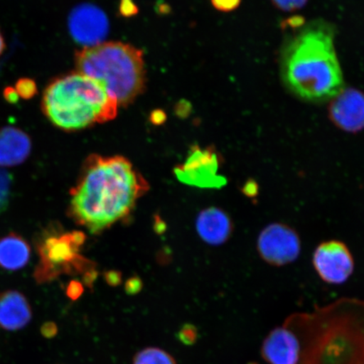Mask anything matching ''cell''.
Masks as SVG:
<instances>
[{
	"mask_svg": "<svg viewBox=\"0 0 364 364\" xmlns=\"http://www.w3.org/2000/svg\"><path fill=\"white\" fill-rule=\"evenodd\" d=\"M149 188L148 182L122 156L92 154L70 191L68 215L91 234H100L129 216Z\"/></svg>",
	"mask_w": 364,
	"mask_h": 364,
	"instance_id": "cell-1",
	"label": "cell"
},
{
	"mask_svg": "<svg viewBox=\"0 0 364 364\" xmlns=\"http://www.w3.org/2000/svg\"><path fill=\"white\" fill-rule=\"evenodd\" d=\"M280 71L286 87L304 101L335 97L343 89V78L331 25L312 21L292 36L282 51Z\"/></svg>",
	"mask_w": 364,
	"mask_h": 364,
	"instance_id": "cell-2",
	"label": "cell"
},
{
	"mask_svg": "<svg viewBox=\"0 0 364 364\" xmlns=\"http://www.w3.org/2000/svg\"><path fill=\"white\" fill-rule=\"evenodd\" d=\"M42 110L54 126L71 132L113 120L118 104L97 81L75 72L48 85Z\"/></svg>",
	"mask_w": 364,
	"mask_h": 364,
	"instance_id": "cell-3",
	"label": "cell"
},
{
	"mask_svg": "<svg viewBox=\"0 0 364 364\" xmlns=\"http://www.w3.org/2000/svg\"><path fill=\"white\" fill-rule=\"evenodd\" d=\"M80 74L97 81L116 100L127 107L145 88L144 54L122 43H103L86 47L75 54Z\"/></svg>",
	"mask_w": 364,
	"mask_h": 364,
	"instance_id": "cell-4",
	"label": "cell"
},
{
	"mask_svg": "<svg viewBox=\"0 0 364 364\" xmlns=\"http://www.w3.org/2000/svg\"><path fill=\"white\" fill-rule=\"evenodd\" d=\"M85 240V235L80 231L45 235L36 244L40 259L34 271L36 283H50L63 273L74 274L86 271L89 261L79 255Z\"/></svg>",
	"mask_w": 364,
	"mask_h": 364,
	"instance_id": "cell-5",
	"label": "cell"
},
{
	"mask_svg": "<svg viewBox=\"0 0 364 364\" xmlns=\"http://www.w3.org/2000/svg\"><path fill=\"white\" fill-rule=\"evenodd\" d=\"M257 248L264 262L273 267H284L297 260L301 252V240L292 227L272 223L259 234Z\"/></svg>",
	"mask_w": 364,
	"mask_h": 364,
	"instance_id": "cell-6",
	"label": "cell"
},
{
	"mask_svg": "<svg viewBox=\"0 0 364 364\" xmlns=\"http://www.w3.org/2000/svg\"><path fill=\"white\" fill-rule=\"evenodd\" d=\"M220 165V156L215 149L196 145L183 165L176 166L174 171L182 183L199 188L220 189L227 184V179L218 174Z\"/></svg>",
	"mask_w": 364,
	"mask_h": 364,
	"instance_id": "cell-7",
	"label": "cell"
},
{
	"mask_svg": "<svg viewBox=\"0 0 364 364\" xmlns=\"http://www.w3.org/2000/svg\"><path fill=\"white\" fill-rule=\"evenodd\" d=\"M313 266L322 281L343 284L352 276L354 259L349 248L339 240L325 241L314 252Z\"/></svg>",
	"mask_w": 364,
	"mask_h": 364,
	"instance_id": "cell-8",
	"label": "cell"
},
{
	"mask_svg": "<svg viewBox=\"0 0 364 364\" xmlns=\"http://www.w3.org/2000/svg\"><path fill=\"white\" fill-rule=\"evenodd\" d=\"M68 28L77 43L93 47L107 34L108 20L99 8L91 4L76 7L68 17Z\"/></svg>",
	"mask_w": 364,
	"mask_h": 364,
	"instance_id": "cell-9",
	"label": "cell"
},
{
	"mask_svg": "<svg viewBox=\"0 0 364 364\" xmlns=\"http://www.w3.org/2000/svg\"><path fill=\"white\" fill-rule=\"evenodd\" d=\"M328 112L332 124L338 129L358 133L364 129V93L354 88L341 90L331 99Z\"/></svg>",
	"mask_w": 364,
	"mask_h": 364,
	"instance_id": "cell-10",
	"label": "cell"
},
{
	"mask_svg": "<svg viewBox=\"0 0 364 364\" xmlns=\"http://www.w3.org/2000/svg\"><path fill=\"white\" fill-rule=\"evenodd\" d=\"M262 357L270 364H298L299 341L292 331L277 327L263 341Z\"/></svg>",
	"mask_w": 364,
	"mask_h": 364,
	"instance_id": "cell-11",
	"label": "cell"
},
{
	"mask_svg": "<svg viewBox=\"0 0 364 364\" xmlns=\"http://www.w3.org/2000/svg\"><path fill=\"white\" fill-rule=\"evenodd\" d=\"M33 309L26 296L17 290L0 293V327L4 331H20L29 324Z\"/></svg>",
	"mask_w": 364,
	"mask_h": 364,
	"instance_id": "cell-12",
	"label": "cell"
},
{
	"mask_svg": "<svg viewBox=\"0 0 364 364\" xmlns=\"http://www.w3.org/2000/svg\"><path fill=\"white\" fill-rule=\"evenodd\" d=\"M196 228L205 243L220 245L230 240L234 230L233 222L221 208L211 207L199 213Z\"/></svg>",
	"mask_w": 364,
	"mask_h": 364,
	"instance_id": "cell-13",
	"label": "cell"
},
{
	"mask_svg": "<svg viewBox=\"0 0 364 364\" xmlns=\"http://www.w3.org/2000/svg\"><path fill=\"white\" fill-rule=\"evenodd\" d=\"M33 144L28 134L15 127L0 129V166H20L30 156Z\"/></svg>",
	"mask_w": 364,
	"mask_h": 364,
	"instance_id": "cell-14",
	"label": "cell"
},
{
	"mask_svg": "<svg viewBox=\"0 0 364 364\" xmlns=\"http://www.w3.org/2000/svg\"><path fill=\"white\" fill-rule=\"evenodd\" d=\"M31 247L28 241L16 233L0 237V268L15 272L22 269L29 263Z\"/></svg>",
	"mask_w": 364,
	"mask_h": 364,
	"instance_id": "cell-15",
	"label": "cell"
},
{
	"mask_svg": "<svg viewBox=\"0 0 364 364\" xmlns=\"http://www.w3.org/2000/svg\"><path fill=\"white\" fill-rule=\"evenodd\" d=\"M133 364H176V362L165 350L147 348L135 355Z\"/></svg>",
	"mask_w": 364,
	"mask_h": 364,
	"instance_id": "cell-16",
	"label": "cell"
},
{
	"mask_svg": "<svg viewBox=\"0 0 364 364\" xmlns=\"http://www.w3.org/2000/svg\"><path fill=\"white\" fill-rule=\"evenodd\" d=\"M12 178L6 171L0 170V213L6 210L10 203Z\"/></svg>",
	"mask_w": 364,
	"mask_h": 364,
	"instance_id": "cell-17",
	"label": "cell"
},
{
	"mask_svg": "<svg viewBox=\"0 0 364 364\" xmlns=\"http://www.w3.org/2000/svg\"><path fill=\"white\" fill-rule=\"evenodd\" d=\"M15 90L19 97L25 100L33 98L38 93L35 81L27 78L18 81Z\"/></svg>",
	"mask_w": 364,
	"mask_h": 364,
	"instance_id": "cell-18",
	"label": "cell"
},
{
	"mask_svg": "<svg viewBox=\"0 0 364 364\" xmlns=\"http://www.w3.org/2000/svg\"><path fill=\"white\" fill-rule=\"evenodd\" d=\"M273 6L286 12L301 10L306 6L309 0H271Z\"/></svg>",
	"mask_w": 364,
	"mask_h": 364,
	"instance_id": "cell-19",
	"label": "cell"
},
{
	"mask_svg": "<svg viewBox=\"0 0 364 364\" xmlns=\"http://www.w3.org/2000/svg\"><path fill=\"white\" fill-rule=\"evenodd\" d=\"M181 343L186 345H192L197 339L198 333L196 327L192 325H186L182 327L178 334Z\"/></svg>",
	"mask_w": 364,
	"mask_h": 364,
	"instance_id": "cell-20",
	"label": "cell"
},
{
	"mask_svg": "<svg viewBox=\"0 0 364 364\" xmlns=\"http://www.w3.org/2000/svg\"><path fill=\"white\" fill-rule=\"evenodd\" d=\"M213 7L222 12H231L240 6L241 0H211Z\"/></svg>",
	"mask_w": 364,
	"mask_h": 364,
	"instance_id": "cell-21",
	"label": "cell"
},
{
	"mask_svg": "<svg viewBox=\"0 0 364 364\" xmlns=\"http://www.w3.org/2000/svg\"><path fill=\"white\" fill-rule=\"evenodd\" d=\"M84 292L83 285L79 281L73 280L68 285L66 294L72 300L78 299Z\"/></svg>",
	"mask_w": 364,
	"mask_h": 364,
	"instance_id": "cell-22",
	"label": "cell"
},
{
	"mask_svg": "<svg viewBox=\"0 0 364 364\" xmlns=\"http://www.w3.org/2000/svg\"><path fill=\"white\" fill-rule=\"evenodd\" d=\"M142 287V281L139 277H131L129 280L127 281L125 290L127 294L134 295L140 292Z\"/></svg>",
	"mask_w": 364,
	"mask_h": 364,
	"instance_id": "cell-23",
	"label": "cell"
},
{
	"mask_svg": "<svg viewBox=\"0 0 364 364\" xmlns=\"http://www.w3.org/2000/svg\"><path fill=\"white\" fill-rule=\"evenodd\" d=\"M259 193V186L257 182L250 179L248 180L243 186L242 193L247 198H257Z\"/></svg>",
	"mask_w": 364,
	"mask_h": 364,
	"instance_id": "cell-24",
	"label": "cell"
},
{
	"mask_svg": "<svg viewBox=\"0 0 364 364\" xmlns=\"http://www.w3.org/2000/svg\"><path fill=\"white\" fill-rule=\"evenodd\" d=\"M41 332H42V335L45 336L46 338H52L58 333V327L55 323H45L42 328H41Z\"/></svg>",
	"mask_w": 364,
	"mask_h": 364,
	"instance_id": "cell-25",
	"label": "cell"
},
{
	"mask_svg": "<svg viewBox=\"0 0 364 364\" xmlns=\"http://www.w3.org/2000/svg\"><path fill=\"white\" fill-rule=\"evenodd\" d=\"M105 279L109 285L116 287L121 284L122 275L119 272L110 271L105 273Z\"/></svg>",
	"mask_w": 364,
	"mask_h": 364,
	"instance_id": "cell-26",
	"label": "cell"
},
{
	"mask_svg": "<svg viewBox=\"0 0 364 364\" xmlns=\"http://www.w3.org/2000/svg\"><path fill=\"white\" fill-rule=\"evenodd\" d=\"M121 12L122 15L131 16L136 13V6L133 3V0H122Z\"/></svg>",
	"mask_w": 364,
	"mask_h": 364,
	"instance_id": "cell-27",
	"label": "cell"
},
{
	"mask_svg": "<svg viewBox=\"0 0 364 364\" xmlns=\"http://www.w3.org/2000/svg\"><path fill=\"white\" fill-rule=\"evenodd\" d=\"M4 97H6V101L9 102H16L18 99H19V95H18L16 90L15 88L8 87L4 90Z\"/></svg>",
	"mask_w": 364,
	"mask_h": 364,
	"instance_id": "cell-28",
	"label": "cell"
},
{
	"mask_svg": "<svg viewBox=\"0 0 364 364\" xmlns=\"http://www.w3.org/2000/svg\"><path fill=\"white\" fill-rule=\"evenodd\" d=\"M97 272L95 270H91L90 272H86L84 277L85 284L89 287H91L94 283L95 280L97 279Z\"/></svg>",
	"mask_w": 364,
	"mask_h": 364,
	"instance_id": "cell-29",
	"label": "cell"
},
{
	"mask_svg": "<svg viewBox=\"0 0 364 364\" xmlns=\"http://www.w3.org/2000/svg\"><path fill=\"white\" fill-rule=\"evenodd\" d=\"M166 224L164 223L161 218H156V227H154V230L157 232L158 234L164 233V231L166 230Z\"/></svg>",
	"mask_w": 364,
	"mask_h": 364,
	"instance_id": "cell-30",
	"label": "cell"
},
{
	"mask_svg": "<svg viewBox=\"0 0 364 364\" xmlns=\"http://www.w3.org/2000/svg\"><path fill=\"white\" fill-rule=\"evenodd\" d=\"M4 49H6V43H4V36L1 31H0V56H1Z\"/></svg>",
	"mask_w": 364,
	"mask_h": 364,
	"instance_id": "cell-31",
	"label": "cell"
}]
</instances>
